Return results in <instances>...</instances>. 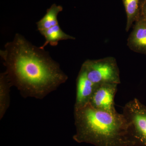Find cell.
Here are the masks:
<instances>
[{
  "mask_svg": "<svg viewBox=\"0 0 146 146\" xmlns=\"http://www.w3.org/2000/svg\"><path fill=\"white\" fill-rule=\"evenodd\" d=\"M0 56L11 84L24 98L43 99L68 80V75L48 51L20 33L0 50Z\"/></svg>",
  "mask_w": 146,
  "mask_h": 146,
  "instance_id": "obj_1",
  "label": "cell"
},
{
  "mask_svg": "<svg viewBox=\"0 0 146 146\" xmlns=\"http://www.w3.org/2000/svg\"><path fill=\"white\" fill-rule=\"evenodd\" d=\"M77 143L95 146H133L127 122L121 113H111L92 107L89 103L74 108Z\"/></svg>",
  "mask_w": 146,
  "mask_h": 146,
  "instance_id": "obj_2",
  "label": "cell"
},
{
  "mask_svg": "<svg viewBox=\"0 0 146 146\" xmlns=\"http://www.w3.org/2000/svg\"><path fill=\"white\" fill-rule=\"evenodd\" d=\"M133 146H146V106L135 98L123 107Z\"/></svg>",
  "mask_w": 146,
  "mask_h": 146,
  "instance_id": "obj_3",
  "label": "cell"
},
{
  "mask_svg": "<svg viewBox=\"0 0 146 146\" xmlns=\"http://www.w3.org/2000/svg\"><path fill=\"white\" fill-rule=\"evenodd\" d=\"M81 67L90 81L96 86L105 83H121L119 70L114 57L88 59L84 62Z\"/></svg>",
  "mask_w": 146,
  "mask_h": 146,
  "instance_id": "obj_4",
  "label": "cell"
},
{
  "mask_svg": "<svg viewBox=\"0 0 146 146\" xmlns=\"http://www.w3.org/2000/svg\"><path fill=\"white\" fill-rule=\"evenodd\" d=\"M118 85L116 84L105 83L98 85L88 103L96 109L110 113H117L114 101Z\"/></svg>",
  "mask_w": 146,
  "mask_h": 146,
  "instance_id": "obj_5",
  "label": "cell"
},
{
  "mask_svg": "<svg viewBox=\"0 0 146 146\" xmlns=\"http://www.w3.org/2000/svg\"><path fill=\"white\" fill-rule=\"evenodd\" d=\"M76 98L74 108L80 107L89 102L96 85L90 81L81 67L76 79Z\"/></svg>",
  "mask_w": 146,
  "mask_h": 146,
  "instance_id": "obj_6",
  "label": "cell"
},
{
  "mask_svg": "<svg viewBox=\"0 0 146 146\" xmlns=\"http://www.w3.org/2000/svg\"><path fill=\"white\" fill-rule=\"evenodd\" d=\"M127 46L135 52L146 54V21L142 17L135 22L128 39Z\"/></svg>",
  "mask_w": 146,
  "mask_h": 146,
  "instance_id": "obj_7",
  "label": "cell"
},
{
  "mask_svg": "<svg viewBox=\"0 0 146 146\" xmlns=\"http://www.w3.org/2000/svg\"><path fill=\"white\" fill-rule=\"evenodd\" d=\"M40 33L44 37L46 40L44 44L41 46L43 48H44L45 47L49 44L52 46H56L58 44L59 41L74 40L76 39L74 36L64 32L60 28L59 24L41 32Z\"/></svg>",
  "mask_w": 146,
  "mask_h": 146,
  "instance_id": "obj_8",
  "label": "cell"
},
{
  "mask_svg": "<svg viewBox=\"0 0 146 146\" xmlns=\"http://www.w3.org/2000/svg\"><path fill=\"white\" fill-rule=\"evenodd\" d=\"M63 10L61 6L53 4L47 9L46 13L43 18L36 22L37 30L39 33L58 25V16Z\"/></svg>",
  "mask_w": 146,
  "mask_h": 146,
  "instance_id": "obj_9",
  "label": "cell"
},
{
  "mask_svg": "<svg viewBox=\"0 0 146 146\" xmlns=\"http://www.w3.org/2000/svg\"><path fill=\"white\" fill-rule=\"evenodd\" d=\"M11 84L5 72L0 74V119L5 115L10 105Z\"/></svg>",
  "mask_w": 146,
  "mask_h": 146,
  "instance_id": "obj_10",
  "label": "cell"
},
{
  "mask_svg": "<svg viewBox=\"0 0 146 146\" xmlns=\"http://www.w3.org/2000/svg\"><path fill=\"white\" fill-rule=\"evenodd\" d=\"M127 15L125 30H129L133 23L140 18L141 0H122Z\"/></svg>",
  "mask_w": 146,
  "mask_h": 146,
  "instance_id": "obj_11",
  "label": "cell"
},
{
  "mask_svg": "<svg viewBox=\"0 0 146 146\" xmlns=\"http://www.w3.org/2000/svg\"><path fill=\"white\" fill-rule=\"evenodd\" d=\"M140 17L146 21V0L141 1Z\"/></svg>",
  "mask_w": 146,
  "mask_h": 146,
  "instance_id": "obj_12",
  "label": "cell"
}]
</instances>
